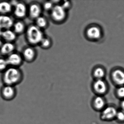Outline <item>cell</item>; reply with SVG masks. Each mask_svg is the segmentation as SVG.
Returning <instances> with one entry per match:
<instances>
[{
    "instance_id": "obj_9",
    "label": "cell",
    "mask_w": 124,
    "mask_h": 124,
    "mask_svg": "<svg viewBox=\"0 0 124 124\" xmlns=\"http://www.w3.org/2000/svg\"><path fill=\"white\" fill-rule=\"evenodd\" d=\"M91 104L93 110L100 112L108 104L105 96L95 95L91 100Z\"/></svg>"
},
{
    "instance_id": "obj_24",
    "label": "cell",
    "mask_w": 124,
    "mask_h": 124,
    "mask_svg": "<svg viewBox=\"0 0 124 124\" xmlns=\"http://www.w3.org/2000/svg\"><path fill=\"white\" fill-rule=\"evenodd\" d=\"M54 4L51 1H47L44 2L42 5L43 10L46 11H51L54 6Z\"/></svg>"
},
{
    "instance_id": "obj_22",
    "label": "cell",
    "mask_w": 124,
    "mask_h": 124,
    "mask_svg": "<svg viewBox=\"0 0 124 124\" xmlns=\"http://www.w3.org/2000/svg\"><path fill=\"white\" fill-rule=\"evenodd\" d=\"M115 96L121 101L124 99V86L116 87L115 90Z\"/></svg>"
},
{
    "instance_id": "obj_28",
    "label": "cell",
    "mask_w": 124,
    "mask_h": 124,
    "mask_svg": "<svg viewBox=\"0 0 124 124\" xmlns=\"http://www.w3.org/2000/svg\"><path fill=\"white\" fill-rule=\"evenodd\" d=\"M3 43H4L3 42V40L2 39V38H0V48L2 47Z\"/></svg>"
},
{
    "instance_id": "obj_11",
    "label": "cell",
    "mask_w": 124,
    "mask_h": 124,
    "mask_svg": "<svg viewBox=\"0 0 124 124\" xmlns=\"http://www.w3.org/2000/svg\"><path fill=\"white\" fill-rule=\"evenodd\" d=\"M111 79L116 87L124 86V70L117 69L114 70L111 74Z\"/></svg>"
},
{
    "instance_id": "obj_3",
    "label": "cell",
    "mask_w": 124,
    "mask_h": 124,
    "mask_svg": "<svg viewBox=\"0 0 124 124\" xmlns=\"http://www.w3.org/2000/svg\"><path fill=\"white\" fill-rule=\"evenodd\" d=\"M13 6V14L18 20L24 19L28 15V6L23 1H15L14 3L11 2Z\"/></svg>"
},
{
    "instance_id": "obj_2",
    "label": "cell",
    "mask_w": 124,
    "mask_h": 124,
    "mask_svg": "<svg viewBox=\"0 0 124 124\" xmlns=\"http://www.w3.org/2000/svg\"><path fill=\"white\" fill-rule=\"evenodd\" d=\"M25 33V39L30 46L35 47L39 45L45 37L43 30L40 29L34 24L27 27Z\"/></svg>"
},
{
    "instance_id": "obj_23",
    "label": "cell",
    "mask_w": 124,
    "mask_h": 124,
    "mask_svg": "<svg viewBox=\"0 0 124 124\" xmlns=\"http://www.w3.org/2000/svg\"><path fill=\"white\" fill-rule=\"evenodd\" d=\"M9 67L6 58L0 57V72L3 73Z\"/></svg>"
},
{
    "instance_id": "obj_26",
    "label": "cell",
    "mask_w": 124,
    "mask_h": 124,
    "mask_svg": "<svg viewBox=\"0 0 124 124\" xmlns=\"http://www.w3.org/2000/svg\"><path fill=\"white\" fill-rule=\"evenodd\" d=\"M61 5L66 10L67 9H69L71 6V3L69 1H64V3Z\"/></svg>"
},
{
    "instance_id": "obj_7",
    "label": "cell",
    "mask_w": 124,
    "mask_h": 124,
    "mask_svg": "<svg viewBox=\"0 0 124 124\" xmlns=\"http://www.w3.org/2000/svg\"><path fill=\"white\" fill-rule=\"evenodd\" d=\"M66 11L61 5H56L50 12L51 18L54 21L61 22L66 18Z\"/></svg>"
},
{
    "instance_id": "obj_6",
    "label": "cell",
    "mask_w": 124,
    "mask_h": 124,
    "mask_svg": "<svg viewBox=\"0 0 124 124\" xmlns=\"http://www.w3.org/2000/svg\"><path fill=\"white\" fill-rule=\"evenodd\" d=\"M43 10L42 5L37 2L31 3L28 6L27 16L31 20L35 21L42 16Z\"/></svg>"
},
{
    "instance_id": "obj_13",
    "label": "cell",
    "mask_w": 124,
    "mask_h": 124,
    "mask_svg": "<svg viewBox=\"0 0 124 124\" xmlns=\"http://www.w3.org/2000/svg\"><path fill=\"white\" fill-rule=\"evenodd\" d=\"M14 22L10 15H0V29L4 31L12 29Z\"/></svg>"
},
{
    "instance_id": "obj_19",
    "label": "cell",
    "mask_w": 124,
    "mask_h": 124,
    "mask_svg": "<svg viewBox=\"0 0 124 124\" xmlns=\"http://www.w3.org/2000/svg\"><path fill=\"white\" fill-rule=\"evenodd\" d=\"M34 21V24L42 30L45 29L48 26V21L46 17L43 16H40Z\"/></svg>"
},
{
    "instance_id": "obj_25",
    "label": "cell",
    "mask_w": 124,
    "mask_h": 124,
    "mask_svg": "<svg viewBox=\"0 0 124 124\" xmlns=\"http://www.w3.org/2000/svg\"><path fill=\"white\" fill-rule=\"evenodd\" d=\"M115 120L119 123H124V112L120 109H118Z\"/></svg>"
},
{
    "instance_id": "obj_17",
    "label": "cell",
    "mask_w": 124,
    "mask_h": 124,
    "mask_svg": "<svg viewBox=\"0 0 124 124\" xmlns=\"http://www.w3.org/2000/svg\"><path fill=\"white\" fill-rule=\"evenodd\" d=\"M27 27L26 24L22 20H18L14 22L12 30L17 35H20L26 32Z\"/></svg>"
},
{
    "instance_id": "obj_18",
    "label": "cell",
    "mask_w": 124,
    "mask_h": 124,
    "mask_svg": "<svg viewBox=\"0 0 124 124\" xmlns=\"http://www.w3.org/2000/svg\"><path fill=\"white\" fill-rule=\"evenodd\" d=\"M87 35V37L91 39H98L101 36V31L99 27L92 26L88 29Z\"/></svg>"
},
{
    "instance_id": "obj_21",
    "label": "cell",
    "mask_w": 124,
    "mask_h": 124,
    "mask_svg": "<svg viewBox=\"0 0 124 124\" xmlns=\"http://www.w3.org/2000/svg\"><path fill=\"white\" fill-rule=\"evenodd\" d=\"M106 73L103 69L98 67L93 71V76L95 80L104 79Z\"/></svg>"
},
{
    "instance_id": "obj_29",
    "label": "cell",
    "mask_w": 124,
    "mask_h": 124,
    "mask_svg": "<svg viewBox=\"0 0 124 124\" xmlns=\"http://www.w3.org/2000/svg\"><path fill=\"white\" fill-rule=\"evenodd\" d=\"M3 31L0 29V38H2V34Z\"/></svg>"
},
{
    "instance_id": "obj_1",
    "label": "cell",
    "mask_w": 124,
    "mask_h": 124,
    "mask_svg": "<svg viewBox=\"0 0 124 124\" xmlns=\"http://www.w3.org/2000/svg\"><path fill=\"white\" fill-rule=\"evenodd\" d=\"M23 74L19 68L9 67L3 72L2 79L5 85L14 86L21 82Z\"/></svg>"
},
{
    "instance_id": "obj_20",
    "label": "cell",
    "mask_w": 124,
    "mask_h": 124,
    "mask_svg": "<svg viewBox=\"0 0 124 124\" xmlns=\"http://www.w3.org/2000/svg\"><path fill=\"white\" fill-rule=\"evenodd\" d=\"M52 43V40L51 38L45 35L40 42L39 46L43 49H48L51 47Z\"/></svg>"
},
{
    "instance_id": "obj_16",
    "label": "cell",
    "mask_w": 124,
    "mask_h": 124,
    "mask_svg": "<svg viewBox=\"0 0 124 124\" xmlns=\"http://www.w3.org/2000/svg\"><path fill=\"white\" fill-rule=\"evenodd\" d=\"M17 37L16 34L11 29L3 31L1 38L5 42L14 43L16 40Z\"/></svg>"
},
{
    "instance_id": "obj_27",
    "label": "cell",
    "mask_w": 124,
    "mask_h": 124,
    "mask_svg": "<svg viewBox=\"0 0 124 124\" xmlns=\"http://www.w3.org/2000/svg\"><path fill=\"white\" fill-rule=\"evenodd\" d=\"M120 109L124 112V99L121 101L120 104Z\"/></svg>"
},
{
    "instance_id": "obj_5",
    "label": "cell",
    "mask_w": 124,
    "mask_h": 124,
    "mask_svg": "<svg viewBox=\"0 0 124 124\" xmlns=\"http://www.w3.org/2000/svg\"><path fill=\"white\" fill-rule=\"evenodd\" d=\"M92 91L95 95L104 96L109 90V87L104 79L95 80L92 85Z\"/></svg>"
},
{
    "instance_id": "obj_8",
    "label": "cell",
    "mask_w": 124,
    "mask_h": 124,
    "mask_svg": "<svg viewBox=\"0 0 124 124\" xmlns=\"http://www.w3.org/2000/svg\"><path fill=\"white\" fill-rule=\"evenodd\" d=\"M24 61L31 63L35 61L37 57V52L34 47L28 46L24 48L21 53Z\"/></svg>"
},
{
    "instance_id": "obj_10",
    "label": "cell",
    "mask_w": 124,
    "mask_h": 124,
    "mask_svg": "<svg viewBox=\"0 0 124 124\" xmlns=\"http://www.w3.org/2000/svg\"><path fill=\"white\" fill-rule=\"evenodd\" d=\"M6 59L9 66L12 67L19 68L24 61L21 54L16 51L7 56Z\"/></svg>"
},
{
    "instance_id": "obj_4",
    "label": "cell",
    "mask_w": 124,
    "mask_h": 124,
    "mask_svg": "<svg viewBox=\"0 0 124 124\" xmlns=\"http://www.w3.org/2000/svg\"><path fill=\"white\" fill-rule=\"evenodd\" d=\"M118 109L114 105L107 104L100 112V119L104 122H109L115 120Z\"/></svg>"
},
{
    "instance_id": "obj_15",
    "label": "cell",
    "mask_w": 124,
    "mask_h": 124,
    "mask_svg": "<svg viewBox=\"0 0 124 124\" xmlns=\"http://www.w3.org/2000/svg\"><path fill=\"white\" fill-rule=\"evenodd\" d=\"M13 8L11 2L0 1V15H10L13 13Z\"/></svg>"
},
{
    "instance_id": "obj_12",
    "label": "cell",
    "mask_w": 124,
    "mask_h": 124,
    "mask_svg": "<svg viewBox=\"0 0 124 124\" xmlns=\"http://www.w3.org/2000/svg\"><path fill=\"white\" fill-rule=\"evenodd\" d=\"M1 94L3 99L6 101H10L16 96V88L14 86L5 85L1 89Z\"/></svg>"
},
{
    "instance_id": "obj_14",
    "label": "cell",
    "mask_w": 124,
    "mask_h": 124,
    "mask_svg": "<svg viewBox=\"0 0 124 124\" xmlns=\"http://www.w3.org/2000/svg\"><path fill=\"white\" fill-rule=\"evenodd\" d=\"M16 46L14 43L5 42L0 48V54L3 56H8L15 52Z\"/></svg>"
}]
</instances>
